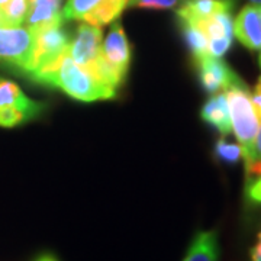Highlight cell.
Listing matches in <instances>:
<instances>
[{
    "label": "cell",
    "instance_id": "6da1fadb",
    "mask_svg": "<svg viewBox=\"0 0 261 261\" xmlns=\"http://www.w3.org/2000/svg\"><path fill=\"white\" fill-rule=\"evenodd\" d=\"M29 75L37 83L57 87L82 102L112 99L116 94V90H113L112 87L86 71L83 67L75 64L68 53V48L54 63Z\"/></svg>",
    "mask_w": 261,
    "mask_h": 261
},
{
    "label": "cell",
    "instance_id": "7a4b0ae2",
    "mask_svg": "<svg viewBox=\"0 0 261 261\" xmlns=\"http://www.w3.org/2000/svg\"><path fill=\"white\" fill-rule=\"evenodd\" d=\"M229 108L231 126L243 151L244 163L251 157L252 145L260 126V116L251 100L250 89L243 80L237 82L224 92Z\"/></svg>",
    "mask_w": 261,
    "mask_h": 261
},
{
    "label": "cell",
    "instance_id": "3957f363",
    "mask_svg": "<svg viewBox=\"0 0 261 261\" xmlns=\"http://www.w3.org/2000/svg\"><path fill=\"white\" fill-rule=\"evenodd\" d=\"M35 34L23 27H0V64L29 73L34 60Z\"/></svg>",
    "mask_w": 261,
    "mask_h": 261
},
{
    "label": "cell",
    "instance_id": "277c9868",
    "mask_svg": "<svg viewBox=\"0 0 261 261\" xmlns=\"http://www.w3.org/2000/svg\"><path fill=\"white\" fill-rule=\"evenodd\" d=\"M102 28L89 23L79 25V28L75 29L74 38L68 44V53L75 64L83 67L96 79V71L102 60Z\"/></svg>",
    "mask_w": 261,
    "mask_h": 261
},
{
    "label": "cell",
    "instance_id": "5b68a950",
    "mask_svg": "<svg viewBox=\"0 0 261 261\" xmlns=\"http://www.w3.org/2000/svg\"><path fill=\"white\" fill-rule=\"evenodd\" d=\"M35 34V47H34V60L28 74H32L38 70L54 63L58 57L68 48V35L60 27L42 29Z\"/></svg>",
    "mask_w": 261,
    "mask_h": 261
},
{
    "label": "cell",
    "instance_id": "8992f818",
    "mask_svg": "<svg viewBox=\"0 0 261 261\" xmlns=\"http://www.w3.org/2000/svg\"><path fill=\"white\" fill-rule=\"evenodd\" d=\"M102 58L115 74L123 82L130 64V45L121 22H115L103 39Z\"/></svg>",
    "mask_w": 261,
    "mask_h": 261
},
{
    "label": "cell",
    "instance_id": "52a82bcc",
    "mask_svg": "<svg viewBox=\"0 0 261 261\" xmlns=\"http://www.w3.org/2000/svg\"><path fill=\"white\" fill-rule=\"evenodd\" d=\"M195 63L199 68L200 83L209 93L225 92L228 87L241 80L232 68L221 58L206 54L200 58H196Z\"/></svg>",
    "mask_w": 261,
    "mask_h": 261
},
{
    "label": "cell",
    "instance_id": "ba28073f",
    "mask_svg": "<svg viewBox=\"0 0 261 261\" xmlns=\"http://www.w3.org/2000/svg\"><path fill=\"white\" fill-rule=\"evenodd\" d=\"M233 37L251 51H261V12L257 5H245L233 20Z\"/></svg>",
    "mask_w": 261,
    "mask_h": 261
},
{
    "label": "cell",
    "instance_id": "9c48e42d",
    "mask_svg": "<svg viewBox=\"0 0 261 261\" xmlns=\"http://www.w3.org/2000/svg\"><path fill=\"white\" fill-rule=\"evenodd\" d=\"M64 0H28L27 28L32 32L63 25L61 5Z\"/></svg>",
    "mask_w": 261,
    "mask_h": 261
},
{
    "label": "cell",
    "instance_id": "30bf717a",
    "mask_svg": "<svg viewBox=\"0 0 261 261\" xmlns=\"http://www.w3.org/2000/svg\"><path fill=\"white\" fill-rule=\"evenodd\" d=\"M233 5L235 0H185L176 9V15L180 23L197 25L219 12H232Z\"/></svg>",
    "mask_w": 261,
    "mask_h": 261
},
{
    "label": "cell",
    "instance_id": "8fae6325",
    "mask_svg": "<svg viewBox=\"0 0 261 261\" xmlns=\"http://www.w3.org/2000/svg\"><path fill=\"white\" fill-rule=\"evenodd\" d=\"M0 109H12L22 113L25 119H34L44 109V105L31 100L18 84L0 79Z\"/></svg>",
    "mask_w": 261,
    "mask_h": 261
},
{
    "label": "cell",
    "instance_id": "7c38bea8",
    "mask_svg": "<svg viewBox=\"0 0 261 261\" xmlns=\"http://www.w3.org/2000/svg\"><path fill=\"white\" fill-rule=\"evenodd\" d=\"M200 118L207 123H211L219 134L228 135L231 134L232 126H231V116H229V108L226 102V96L224 92L215 93L211 96V99L203 105L200 111Z\"/></svg>",
    "mask_w": 261,
    "mask_h": 261
},
{
    "label": "cell",
    "instance_id": "4fadbf2b",
    "mask_svg": "<svg viewBox=\"0 0 261 261\" xmlns=\"http://www.w3.org/2000/svg\"><path fill=\"white\" fill-rule=\"evenodd\" d=\"M183 261H219V243L216 231H199Z\"/></svg>",
    "mask_w": 261,
    "mask_h": 261
},
{
    "label": "cell",
    "instance_id": "5bb4252c",
    "mask_svg": "<svg viewBox=\"0 0 261 261\" xmlns=\"http://www.w3.org/2000/svg\"><path fill=\"white\" fill-rule=\"evenodd\" d=\"M128 2L129 0H103L93 12L83 19V22L99 28L109 25L121 16L122 12L128 6Z\"/></svg>",
    "mask_w": 261,
    "mask_h": 261
},
{
    "label": "cell",
    "instance_id": "9a60e30c",
    "mask_svg": "<svg viewBox=\"0 0 261 261\" xmlns=\"http://www.w3.org/2000/svg\"><path fill=\"white\" fill-rule=\"evenodd\" d=\"M181 31L195 60L207 54V37L202 29L193 23H181Z\"/></svg>",
    "mask_w": 261,
    "mask_h": 261
},
{
    "label": "cell",
    "instance_id": "2e32d148",
    "mask_svg": "<svg viewBox=\"0 0 261 261\" xmlns=\"http://www.w3.org/2000/svg\"><path fill=\"white\" fill-rule=\"evenodd\" d=\"M103 0H67L63 9L65 20H83L90 12H93Z\"/></svg>",
    "mask_w": 261,
    "mask_h": 261
},
{
    "label": "cell",
    "instance_id": "e0dca14e",
    "mask_svg": "<svg viewBox=\"0 0 261 261\" xmlns=\"http://www.w3.org/2000/svg\"><path fill=\"white\" fill-rule=\"evenodd\" d=\"M28 15V0H8L3 9L5 27H22Z\"/></svg>",
    "mask_w": 261,
    "mask_h": 261
},
{
    "label": "cell",
    "instance_id": "ac0fdd59",
    "mask_svg": "<svg viewBox=\"0 0 261 261\" xmlns=\"http://www.w3.org/2000/svg\"><path fill=\"white\" fill-rule=\"evenodd\" d=\"M261 176V119L260 126L257 130L255 140H254V145H252L251 157L248 161H245V177H247V183L252 181L254 178L260 177Z\"/></svg>",
    "mask_w": 261,
    "mask_h": 261
},
{
    "label": "cell",
    "instance_id": "d6986e66",
    "mask_svg": "<svg viewBox=\"0 0 261 261\" xmlns=\"http://www.w3.org/2000/svg\"><path fill=\"white\" fill-rule=\"evenodd\" d=\"M215 155L219 160H222L224 163L228 164H235L238 163L240 160L243 159V151L240 144L237 142H229L222 137L216 141V145H215Z\"/></svg>",
    "mask_w": 261,
    "mask_h": 261
},
{
    "label": "cell",
    "instance_id": "ffe728a7",
    "mask_svg": "<svg viewBox=\"0 0 261 261\" xmlns=\"http://www.w3.org/2000/svg\"><path fill=\"white\" fill-rule=\"evenodd\" d=\"M185 0H129L128 6L148 10L177 9Z\"/></svg>",
    "mask_w": 261,
    "mask_h": 261
},
{
    "label": "cell",
    "instance_id": "44dd1931",
    "mask_svg": "<svg viewBox=\"0 0 261 261\" xmlns=\"http://www.w3.org/2000/svg\"><path fill=\"white\" fill-rule=\"evenodd\" d=\"M247 199L251 203H261V176L247 183Z\"/></svg>",
    "mask_w": 261,
    "mask_h": 261
},
{
    "label": "cell",
    "instance_id": "7402d4cb",
    "mask_svg": "<svg viewBox=\"0 0 261 261\" xmlns=\"http://www.w3.org/2000/svg\"><path fill=\"white\" fill-rule=\"evenodd\" d=\"M251 100L252 105H254V108H255V111H257V113H258V116H260L261 119V77L258 79L257 84H255L254 93L251 94Z\"/></svg>",
    "mask_w": 261,
    "mask_h": 261
},
{
    "label": "cell",
    "instance_id": "603a6c76",
    "mask_svg": "<svg viewBox=\"0 0 261 261\" xmlns=\"http://www.w3.org/2000/svg\"><path fill=\"white\" fill-rule=\"evenodd\" d=\"M35 261H58L57 260L56 255H53V254H42L41 257H38Z\"/></svg>",
    "mask_w": 261,
    "mask_h": 261
},
{
    "label": "cell",
    "instance_id": "cb8c5ba5",
    "mask_svg": "<svg viewBox=\"0 0 261 261\" xmlns=\"http://www.w3.org/2000/svg\"><path fill=\"white\" fill-rule=\"evenodd\" d=\"M8 0H0V27H5V20H3V9L6 6Z\"/></svg>",
    "mask_w": 261,
    "mask_h": 261
},
{
    "label": "cell",
    "instance_id": "d4e9b609",
    "mask_svg": "<svg viewBox=\"0 0 261 261\" xmlns=\"http://www.w3.org/2000/svg\"><path fill=\"white\" fill-rule=\"evenodd\" d=\"M250 261H261V255H251Z\"/></svg>",
    "mask_w": 261,
    "mask_h": 261
},
{
    "label": "cell",
    "instance_id": "484cf974",
    "mask_svg": "<svg viewBox=\"0 0 261 261\" xmlns=\"http://www.w3.org/2000/svg\"><path fill=\"white\" fill-rule=\"evenodd\" d=\"M251 5H257V6H261V0H248Z\"/></svg>",
    "mask_w": 261,
    "mask_h": 261
},
{
    "label": "cell",
    "instance_id": "4316f807",
    "mask_svg": "<svg viewBox=\"0 0 261 261\" xmlns=\"http://www.w3.org/2000/svg\"><path fill=\"white\" fill-rule=\"evenodd\" d=\"M260 67H261V54H260Z\"/></svg>",
    "mask_w": 261,
    "mask_h": 261
},
{
    "label": "cell",
    "instance_id": "83f0119b",
    "mask_svg": "<svg viewBox=\"0 0 261 261\" xmlns=\"http://www.w3.org/2000/svg\"><path fill=\"white\" fill-rule=\"evenodd\" d=\"M258 8H260V12H261V6H258Z\"/></svg>",
    "mask_w": 261,
    "mask_h": 261
},
{
    "label": "cell",
    "instance_id": "f1b7e54d",
    "mask_svg": "<svg viewBox=\"0 0 261 261\" xmlns=\"http://www.w3.org/2000/svg\"><path fill=\"white\" fill-rule=\"evenodd\" d=\"M0 123H2V119H0Z\"/></svg>",
    "mask_w": 261,
    "mask_h": 261
}]
</instances>
